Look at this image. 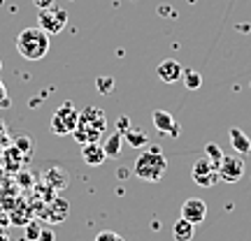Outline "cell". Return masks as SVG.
Masks as SVG:
<instances>
[{
	"mask_svg": "<svg viewBox=\"0 0 251 241\" xmlns=\"http://www.w3.org/2000/svg\"><path fill=\"white\" fill-rule=\"evenodd\" d=\"M230 144L237 155H247L251 153V139L240 130V128H230Z\"/></svg>",
	"mask_w": 251,
	"mask_h": 241,
	"instance_id": "7c38bea8",
	"label": "cell"
},
{
	"mask_svg": "<svg viewBox=\"0 0 251 241\" xmlns=\"http://www.w3.org/2000/svg\"><path fill=\"white\" fill-rule=\"evenodd\" d=\"M107 130V116L105 111L98 107H84L79 111V121H77V128H75V142L77 144H91V142H98L100 137L105 134Z\"/></svg>",
	"mask_w": 251,
	"mask_h": 241,
	"instance_id": "6da1fadb",
	"label": "cell"
},
{
	"mask_svg": "<svg viewBox=\"0 0 251 241\" xmlns=\"http://www.w3.org/2000/svg\"><path fill=\"white\" fill-rule=\"evenodd\" d=\"M93 241H126L124 237L119 232H112V230H102V232L96 234V239Z\"/></svg>",
	"mask_w": 251,
	"mask_h": 241,
	"instance_id": "44dd1931",
	"label": "cell"
},
{
	"mask_svg": "<svg viewBox=\"0 0 251 241\" xmlns=\"http://www.w3.org/2000/svg\"><path fill=\"white\" fill-rule=\"evenodd\" d=\"M79 121V109L75 107L72 102H63L61 107L54 111L51 116V132L54 134H72Z\"/></svg>",
	"mask_w": 251,
	"mask_h": 241,
	"instance_id": "277c9868",
	"label": "cell"
},
{
	"mask_svg": "<svg viewBox=\"0 0 251 241\" xmlns=\"http://www.w3.org/2000/svg\"><path fill=\"white\" fill-rule=\"evenodd\" d=\"M191 179L196 181V186L200 188H212L219 181V174H216V167L212 165L209 158H200V160H196L193 170H191Z\"/></svg>",
	"mask_w": 251,
	"mask_h": 241,
	"instance_id": "52a82bcc",
	"label": "cell"
},
{
	"mask_svg": "<svg viewBox=\"0 0 251 241\" xmlns=\"http://www.w3.org/2000/svg\"><path fill=\"white\" fill-rule=\"evenodd\" d=\"M124 139L130 144V146H135V149H142V146L149 144V137H147L142 130H137V128H128L124 132Z\"/></svg>",
	"mask_w": 251,
	"mask_h": 241,
	"instance_id": "9a60e30c",
	"label": "cell"
},
{
	"mask_svg": "<svg viewBox=\"0 0 251 241\" xmlns=\"http://www.w3.org/2000/svg\"><path fill=\"white\" fill-rule=\"evenodd\" d=\"M156 74H158V79L165 81V84H175V81L181 79V74H184V67H181L179 61H175V58H168V61H163L158 67H156Z\"/></svg>",
	"mask_w": 251,
	"mask_h": 241,
	"instance_id": "30bf717a",
	"label": "cell"
},
{
	"mask_svg": "<svg viewBox=\"0 0 251 241\" xmlns=\"http://www.w3.org/2000/svg\"><path fill=\"white\" fill-rule=\"evenodd\" d=\"M193 227H196V225L188 223L186 218H179L177 223L172 225V237H175V241H191L193 239Z\"/></svg>",
	"mask_w": 251,
	"mask_h": 241,
	"instance_id": "4fadbf2b",
	"label": "cell"
},
{
	"mask_svg": "<svg viewBox=\"0 0 251 241\" xmlns=\"http://www.w3.org/2000/svg\"><path fill=\"white\" fill-rule=\"evenodd\" d=\"M2 2H5V0H0V5H2Z\"/></svg>",
	"mask_w": 251,
	"mask_h": 241,
	"instance_id": "83f0119b",
	"label": "cell"
},
{
	"mask_svg": "<svg viewBox=\"0 0 251 241\" xmlns=\"http://www.w3.org/2000/svg\"><path fill=\"white\" fill-rule=\"evenodd\" d=\"M0 72H2V61H0Z\"/></svg>",
	"mask_w": 251,
	"mask_h": 241,
	"instance_id": "4316f807",
	"label": "cell"
},
{
	"mask_svg": "<svg viewBox=\"0 0 251 241\" xmlns=\"http://www.w3.org/2000/svg\"><path fill=\"white\" fill-rule=\"evenodd\" d=\"M37 21H40V28L45 30L47 35H58L63 28L68 26V12L51 5V7H47V9H40Z\"/></svg>",
	"mask_w": 251,
	"mask_h": 241,
	"instance_id": "5b68a950",
	"label": "cell"
},
{
	"mask_svg": "<svg viewBox=\"0 0 251 241\" xmlns=\"http://www.w3.org/2000/svg\"><path fill=\"white\" fill-rule=\"evenodd\" d=\"M216 174L226 183H237L244 176V160L240 155H224L216 165Z\"/></svg>",
	"mask_w": 251,
	"mask_h": 241,
	"instance_id": "8992f818",
	"label": "cell"
},
{
	"mask_svg": "<svg viewBox=\"0 0 251 241\" xmlns=\"http://www.w3.org/2000/svg\"><path fill=\"white\" fill-rule=\"evenodd\" d=\"M0 107H9V95H7V88H5L2 81H0Z\"/></svg>",
	"mask_w": 251,
	"mask_h": 241,
	"instance_id": "603a6c76",
	"label": "cell"
},
{
	"mask_svg": "<svg viewBox=\"0 0 251 241\" xmlns=\"http://www.w3.org/2000/svg\"><path fill=\"white\" fill-rule=\"evenodd\" d=\"M40 232H42V227H40L37 223H30V225L26 227V237H28L30 241H37V239H40Z\"/></svg>",
	"mask_w": 251,
	"mask_h": 241,
	"instance_id": "7402d4cb",
	"label": "cell"
},
{
	"mask_svg": "<svg viewBox=\"0 0 251 241\" xmlns=\"http://www.w3.org/2000/svg\"><path fill=\"white\" fill-rule=\"evenodd\" d=\"M45 179L49 181V186L56 188V190H58V188H65V186H68V174H65L63 170H58V167H54V170L47 172Z\"/></svg>",
	"mask_w": 251,
	"mask_h": 241,
	"instance_id": "2e32d148",
	"label": "cell"
},
{
	"mask_svg": "<svg viewBox=\"0 0 251 241\" xmlns=\"http://www.w3.org/2000/svg\"><path fill=\"white\" fill-rule=\"evenodd\" d=\"M65 216H68V202H63V199H56L54 202V211H47V218L51 223H61Z\"/></svg>",
	"mask_w": 251,
	"mask_h": 241,
	"instance_id": "ac0fdd59",
	"label": "cell"
},
{
	"mask_svg": "<svg viewBox=\"0 0 251 241\" xmlns=\"http://www.w3.org/2000/svg\"><path fill=\"white\" fill-rule=\"evenodd\" d=\"M168 170V160H165V155H163L161 146H149L144 153L137 155V160H135V176H140L142 181H161L163 174Z\"/></svg>",
	"mask_w": 251,
	"mask_h": 241,
	"instance_id": "3957f363",
	"label": "cell"
},
{
	"mask_svg": "<svg viewBox=\"0 0 251 241\" xmlns=\"http://www.w3.org/2000/svg\"><path fill=\"white\" fill-rule=\"evenodd\" d=\"M128 128H130V118H128V116H121V118L117 121V130H119L121 134H124L126 130H128Z\"/></svg>",
	"mask_w": 251,
	"mask_h": 241,
	"instance_id": "cb8c5ba5",
	"label": "cell"
},
{
	"mask_svg": "<svg viewBox=\"0 0 251 241\" xmlns=\"http://www.w3.org/2000/svg\"><path fill=\"white\" fill-rule=\"evenodd\" d=\"M205 158H209L212 160V165H219V160L224 158V153H221V149H219V144H214V142H209L205 146Z\"/></svg>",
	"mask_w": 251,
	"mask_h": 241,
	"instance_id": "d6986e66",
	"label": "cell"
},
{
	"mask_svg": "<svg viewBox=\"0 0 251 241\" xmlns=\"http://www.w3.org/2000/svg\"><path fill=\"white\" fill-rule=\"evenodd\" d=\"M121 144H124V134L114 132V134H109L107 137V142L102 144V149H105V153H107V158H117L119 153H121Z\"/></svg>",
	"mask_w": 251,
	"mask_h": 241,
	"instance_id": "5bb4252c",
	"label": "cell"
},
{
	"mask_svg": "<svg viewBox=\"0 0 251 241\" xmlns=\"http://www.w3.org/2000/svg\"><path fill=\"white\" fill-rule=\"evenodd\" d=\"M33 5H35L37 9H47L54 5V0H33Z\"/></svg>",
	"mask_w": 251,
	"mask_h": 241,
	"instance_id": "d4e9b609",
	"label": "cell"
},
{
	"mask_svg": "<svg viewBox=\"0 0 251 241\" xmlns=\"http://www.w3.org/2000/svg\"><path fill=\"white\" fill-rule=\"evenodd\" d=\"M181 218H186L188 223H193V225H200L207 218L205 199H200V197H188L186 202L181 204Z\"/></svg>",
	"mask_w": 251,
	"mask_h": 241,
	"instance_id": "ba28073f",
	"label": "cell"
},
{
	"mask_svg": "<svg viewBox=\"0 0 251 241\" xmlns=\"http://www.w3.org/2000/svg\"><path fill=\"white\" fill-rule=\"evenodd\" d=\"M54 239H56V237H54V232H51V230H42L37 241H54Z\"/></svg>",
	"mask_w": 251,
	"mask_h": 241,
	"instance_id": "484cf974",
	"label": "cell"
},
{
	"mask_svg": "<svg viewBox=\"0 0 251 241\" xmlns=\"http://www.w3.org/2000/svg\"><path fill=\"white\" fill-rule=\"evenodd\" d=\"M81 160L86 162L89 167H100L102 162L107 160V153H105V149L98 142L81 144Z\"/></svg>",
	"mask_w": 251,
	"mask_h": 241,
	"instance_id": "8fae6325",
	"label": "cell"
},
{
	"mask_svg": "<svg viewBox=\"0 0 251 241\" xmlns=\"http://www.w3.org/2000/svg\"><path fill=\"white\" fill-rule=\"evenodd\" d=\"M49 35L42 28H24L17 37V51L26 61H42L49 54Z\"/></svg>",
	"mask_w": 251,
	"mask_h": 241,
	"instance_id": "7a4b0ae2",
	"label": "cell"
},
{
	"mask_svg": "<svg viewBox=\"0 0 251 241\" xmlns=\"http://www.w3.org/2000/svg\"><path fill=\"white\" fill-rule=\"evenodd\" d=\"M151 118H153V125H156V130H158V132L168 134V137H172V139H177V137H179L181 125L170 116V111H163V109H156Z\"/></svg>",
	"mask_w": 251,
	"mask_h": 241,
	"instance_id": "9c48e42d",
	"label": "cell"
},
{
	"mask_svg": "<svg viewBox=\"0 0 251 241\" xmlns=\"http://www.w3.org/2000/svg\"><path fill=\"white\" fill-rule=\"evenodd\" d=\"M96 88H98L100 95H109L114 90V79L112 77H98L96 79Z\"/></svg>",
	"mask_w": 251,
	"mask_h": 241,
	"instance_id": "ffe728a7",
	"label": "cell"
},
{
	"mask_svg": "<svg viewBox=\"0 0 251 241\" xmlns=\"http://www.w3.org/2000/svg\"><path fill=\"white\" fill-rule=\"evenodd\" d=\"M181 79H184V84H186L188 90H198L200 86H202V74L196 72V70H184Z\"/></svg>",
	"mask_w": 251,
	"mask_h": 241,
	"instance_id": "e0dca14e",
	"label": "cell"
}]
</instances>
